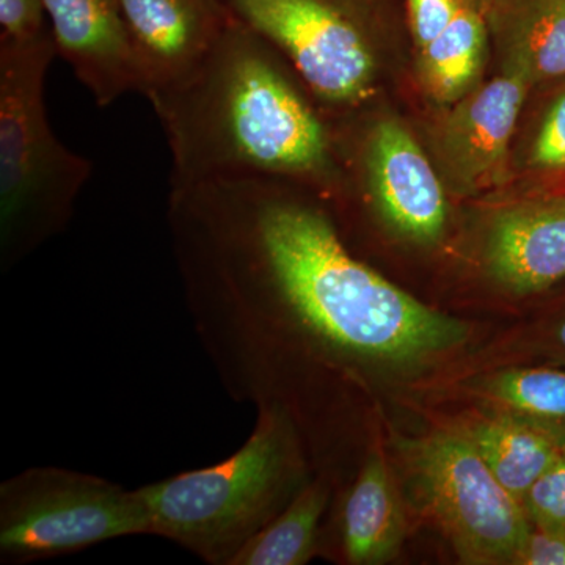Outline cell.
I'll use <instances>...</instances> for the list:
<instances>
[{
  "label": "cell",
  "instance_id": "7c38bea8",
  "mask_svg": "<svg viewBox=\"0 0 565 565\" xmlns=\"http://www.w3.org/2000/svg\"><path fill=\"white\" fill-rule=\"evenodd\" d=\"M487 273L516 296L565 278V199H533L494 214L486 239Z\"/></svg>",
  "mask_w": 565,
  "mask_h": 565
},
{
  "label": "cell",
  "instance_id": "277c9868",
  "mask_svg": "<svg viewBox=\"0 0 565 565\" xmlns=\"http://www.w3.org/2000/svg\"><path fill=\"white\" fill-rule=\"evenodd\" d=\"M57 54L52 33L33 43L0 44V269L14 266L61 234L90 180L88 159L52 131L44 85Z\"/></svg>",
  "mask_w": 565,
  "mask_h": 565
},
{
  "label": "cell",
  "instance_id": "ac0fdd59",
  "mask_svg": "<svg viewBox=\"0 0 565 565\" xmlns=\"http://www.w3.org/2000/svg\"><path fill=\"white\" fill-rule=\"evenodd\" d=\"M487 392L515 414L565 427V370L537 366L494 375Z\"/></svg>",
  "mask_w": 565,
  "mask_h": 565
},
{
  "label": "cell",
  "instance_id": "30bf717a",
  "mask_svg": "<svg viewBox=\"0 0 565 565\" xmlns=\"http://www.w3.org/2000/svg\"><path fill=\"white\" fill-rule=\"evenodd\" d=\"M117 6L147 98L184 81L232 20L222 0H117Z\"/></svg>",
  "mask_w": 565,
  "mask_h": 565
},
{
  "label": "cell",
  "instance_id": "5b68a950",
  "mask_svg": "<svg viewBox=\"0 0 565 565\" xmlns=\"http://www.w3.org/2000/svg\"><path fill=\"white\" fill-rule=\"evenodd\" d=\"M150 535L139 489L84 471L32 467L0 484V563L32 564Z\"/></svg>",
  "mask_w": 565,
  "mask_h": 565
},
{
  "label": "cell",
  "instance_id": "9a60e30c",
  "mask_svg": "<svg viewBox=\"0 0 565 565\" xmlns=\"http://www.w3.org/2000/svg\"><path fill=\"white\" fill-rule=\"evenodd\" d=\"M468 437L500 484L522 504L535 479L565 451V427L525 416L486 419Z\"/></svg>",
  "mask_w": 565,
  "mask_h": 565
},
{
  "label": "cell",
  "instance_id": "cb8c5ba5",
  "mask_svg": "<svg viewBox=\"0 0 565 565\" xmlns=\"http://www.w3.org/2000/svg\"><path fill=\"white\" fill-rule=\"evenodd\" d=\"M550 340H552L556 351L565 356V315L557 318V321L553 323L552 330H550Z\"/></svg>",
  "mask_w": 565,
  "mask_h": 565
},
{
  "label": "cell",
  "instance_id": "3957f363",
  "mask_svg": "<svg viewBox=\"0 0 565 565\" xmlns=\"http://www.w3.org/2000/svg\"><path fill=\"white\" fill-rule=\"evenodd\" d=\"M302 435L278 407L258 408L250 437L218 463L139 487L150 535L211 565H232L310 481Z\"/></svg>",
  "mask_w": 565,
  "mask_h": 565
},
{
  "label": "cell",
  "instance_id": "8fae6325",
  "mask_svg": "<svg viewBox=\"0 0 565 565\" xmlns=\"http://www.w3.org/2000/svg\"><path fill=\"white\" fill-rule=\"evenodd\" d=\"M57 54L99 107L141 93V77L117 0H43Z\"/></svg>",
  "mask_w": 565,
  "mask_h": 565
},
{
  "label": "cell",
  "instance_id": "9c48e42d",
  "mask_svg": "<svg viewBox=\"0 0 565 565\" xmlns=\"http://www.w3.org/2000/svg\"><path fill=\"white\" fill-rule=\"evenodd\" d=\"M364 181L382 217L408 239L433 244L445 232V184L399 121L379 120L363 147Z\"/></svg>",
  "mask_w": 565,
  "mask_h": 565
},
{
  "label": "cell",
  "instance_id": "6da1fadb",
  "mask_svg": "<svg viewBox=\"0 0 565 565\" xmlns=\"http://www.w3.org/2000/svg\"><path fill=\"white\" fill-rule=\"evenodd\" d=\"M285 180L218 178L170 191L167 222L193 330L234 399H277L289 363H414L468 327L385 280L329 212Z\"/></svg>",
  "mask_w": 565,
  "mask_h": 565
},
{
  "label": "cell",
  "instance_id": "44dd1931",
  "mask_svg": "<svg viewBox=\"0 0 565 565\" xmlns=\"http://www.w3.org/2000/svg\"><path fill=\"white\" fill-rule=\"evenodd\" d=\"M530 166L539 170L565 169V90L546 111L531 147Z\"/></svg>",
  "mask_w": 565,
  "mask_h": 565
},
{
  "label": "cell",
  "instance_id": "5bb4252c",
  "mask_svg": "<svg viewBox=\"0 0 565 565\" xmlns=\"http://www.w3.org/2000/svg\"><path fill=\"white\" fill-rule=\"evenodd\" d=\"M404 535V509L392 475L381 452L371 451L341 501L338 553L349 564H384Z\"/></svg>",
  "mask_w": 565,
  "mask_h": 565
},
{
  "label": "cell",
  "instance_id": "7402d4cb",
  "mask_svg": "<svg viewBox=\"0 0 565 565\" xmlns=\"http://www.w3.org/2000/svg\"><path fill=\"white\" fill-rule=\"evenodd\" d=\"M462 0H407L408 22L416 51L433 43L462 9Z\"/></svg>",
  "mask_w": 565,
  "mask_h": 565
},
{
  "label": "cell",
  "instance_id": "ba28073f",
  "mask_svg": "<svg viewBox=\"0 0 565 565\" xmlns=\"http://www.w3.org/2000/svg\"><path fill=\"white\" fill-rule=\"evenodd\" d=\"M531 87L523 77L501 73L452 104L437 122L434 158L449 191L475 195L508 180L509 145Z\"/></svg>",
  "mask_w": 565,
  "mask_h": 565
},
{
  "label": "cell",
  "instance_id": "52a82bcc",
  "mask_svg": "<svg viewBox=\"0 0 565 565\" xmlns=\"http://www.w3.org/2000/svg\"><path fill=\"white\" fill-rule=\"evenodd\" d=\"M234 20L266 40L323 106L344 109L373 95L375 58L359 22L338 0H222Z\"/></svg>",
  "mask_w": 565,
  "mask_h": 565
},
{
  "label": "cell",
  "instance_id": "e0dca14e",
  "mask_svg": "<svg viewBox=\"0 0 565 565\" xmlns=\"http://www.w3.org/2000/svg\"><path fill=\"white\" fill-rule=\"evenodd\" d=\"M333 484L316 475L234 557L232 565H303L321 550L322 520Z\"/></svg>",
  "mask_w": 565,
  "mask_h": 565
},
{
  "label": "cell",
  "instance_id": "2e32d148",
  "mask_svg": "<svg viewBox=\"0 0 565 565\" xmlns=\"http://www.w3.org/2000/svg\"><path fill=\"white\" fill-rule=\"evenodd\" d=\"M489 29L484 17L462 6L451 24L418 51V77L435 103L452 106L478 87L484 71Z\"/></svg>",
  "mask_w": 565,
  "mask_h": 565
},
{
  "label": "cell",
  "instance_id": "4fadbf2b",
  "mask_svg": "<svg viewBox=\"0 0 565 565\" xmlns=\"http://www.w3.org/2000/svg\"><path fill=\"white\" fill-rule=\"evenodd\" d=\"M482 17L503 73L531 85L565 76V0H490Z\"/></svg>",
  "mask_w": 565,
  "mask_h": 565
},
{
  "label": "cell",
  "instance_id": "8992f818",
  "mask_svg": "<svg viewBox=\"0 0 565 565\" xmlns=\"http://www.w3.org/2000/svg\"><path fill=\"white\" fill-rule=\"evenodd\" d=\"M419 494L468 564H514L533 523L498 481L468 434L438 433L404 445Z\"/></svg>",
  "mask_w": 565,
  "mask_h": 565
},
{
  "label": "cell",
  "instance_id": "d4e9b609",
  "mask_svg": "<svg viewBox=\"0 0 565 565\" xmlns=\"http://www.w3.org/2000/svg\"><path fill=\"white\" fill-rule=\"evenodd\" d=\"M465 6L471 7V9L478 10L479 13L484 14L487 6H489L490 0H462Z\"/></svg>",
  "mask_w": 565,
  "mask_h": 565
},
{
  "label": "cell",
  "instance_id": "603a6c76",
  "mask_svg": "<svg viewBox=\"0 0 565 565\" xmlns=\"http://www.w3.org/2000/svg\"><path fill=\"white\" fill-rule=\"evenodd\" d=\"M515 565H565V531L531 527Z\"/></svg>",
  "mask_w": 565,
  "mask_h": 565
},
{
  "label": "cell",
  "instance_id": "7a4b0ae2",
  "mask_svg": "<svg viewBox=\"0 0 565 565\" xmlns=\"http://www.w3.org/2000/svg\"><path fill=\"white\" fill-rule=\"evenodd\" d=\"M286 65L232 17L184 81L148 96L172 151V185L239 177L327 184L332 136Z\"/></svg>",
  "mask_w": 565,
  "mask_h": 565
},
{
  "label": "cell",
  "instance_id": "ffe728a7",
  "mask_svg": "<svg viewBox=\"0 0 565 565\" xmlns=\"http://www.w3.org/2000/svg\"><path fill=\"white\" fill-rule=\"evenodd\" d=\"M51 33L43 0H0V44L21 46Z\"/></svg>",
  "mask_w": 565,
  "mask_h": 565
},
{
  "label": "cell",
  "instance_id": "d6986e66",
  "mask_svg": "<svg viewBox=\"0 0 565 565\" xmlns=\"http://www.w3.org/2000/svg\"><path fill=\"white\" fill-rule=\"evenodd\" d=\"M523 508L533 526L565 531V451L535 479Z\"/></svg>",
  "mask_w": 565,
  "mask_h": 565
}]
</instances>
